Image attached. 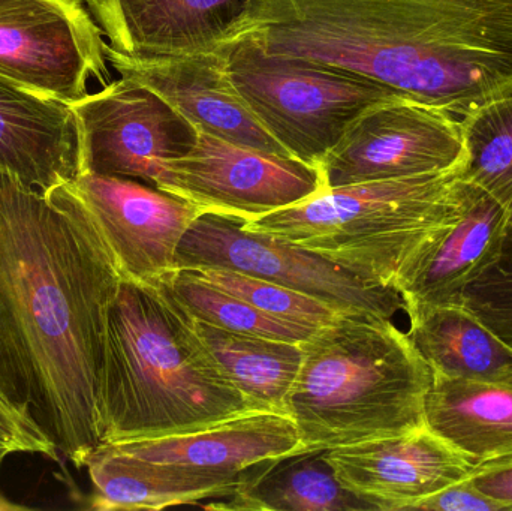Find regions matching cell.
Here are the masks:
<instances>
[{
    "mask_svg": "<svg viewBox=\"0 0 512 511\" xmlns=\"http://www.w3.org/2000/svg\"><path fill=\"white\" fill-rule=\"evenodd\" d=\"M460 122L466 146L463 177L512 215V95L486 102Z\"/></svg>",
    "mask_w": 512,
    "mask_h": 511,
    "instance_id": "24",
    "label": "cell"
},
{
    "mask_svg": "<svg viewBox=\"0 0 512 511\" xmlns=\"http://www.w3.org/2000/svg\"><path fill=\"white\" fill-rule=\"evenodd\" d=\"M337 480L376 511L412 510L424 498L468 479L471 464L424 426L396 437L328 450Z\"/></svg>",
    "mask_w": 512,
    "mask_h": 511,
    "instance_id": "14",
    "label": "cell"
},
{
    "mask_svg": "<svg viewBox=\"0 0 512 511\" xmlns=\"http://www.w3.org/2000/svg\"><path fill=\"white\" fill-rule=\"evenodd\" d=\"M460 305L512 347V233L495 260L465 288Z\"/></svg>",
    "mask_w": 512,
    "mask_h": 511,
    "instance_id": "26",
    "label": "cell"
},
{
    "mask_svg": "<svg viewBox=\"0 0 512 511\" xmlns=\"http://www.w3.org/2000/svg\"><path fill=\"white\" fill-rule=\"evenodd\" d=\"M156 188L243 224L325 191L319 168L203 131L188 155L162 164Z\"/></svg>",
    "mask_w": 512,
    "mask_h": 511,
    "instance_id": "10",
    "label": "cell"
},
{
    "mask_svg": "<svg viewBox=\"0 0 512 511\" xmlns=\"http://www.w3.org/2000/svg\"><path fill=\"white\" fill-rule=\"evenodd\" d=\"M511 225L510 210L463 177L456 212L418 246L394 279L403 311L460 305L465 288L501 251Z\"/></svg>",
    "mask_w": 512,
    "mask_h": 511,
    "instance_id": "12",
    "label": "cell"
},
{
    "mask_svg": "<svg viewBox=\"0 0 512 511\" xmlns=\"http://www.w3.org/2000/svg\"><path fill=\"white\" fill-rule=\"evenodd\" d=\"M45 195L98 237L123 281L143 285L176 272L180 242L203 213L147 183L96 173H80Z\"/></svg>",
    "mask_w": 512,
    "mask_h": 511,
    "instance_id": "7",
    "label": "cell"
},
{
    "mask_svg": "<svg viewBox=\"0 0 512 511\" xmlns=\"http://www.w3.org/2000/svg\"><path fill=\"white\" fill-rule=\"evenodd\" d=\"M69 107L80 132V173L126 177L156 188L162 164L188 155L200 135L161 95L125 77Z\"/></svg>",
    "mask_w": 512,
    "mask_h": 511,
    "instance_id": "11",
    "label": "cell"
},
{
    "mask_svg": "<svg viewBox=\"0 0 512 511\" xmlns=\"http://www.w3.org/2000/svg\"><path fill=\"white\" fill-rule=\"evenodd\" d=\"M101 27L83 0H0V77L63 104L111 81Z\"/></svg>",
    "mask_w": 512,
    "mask_h": 511,
    "instance_id": "8",
    "label": "cell"
},
{
    "mask_svg": "<svg viewBox=\"0 0 512 511\" xmlns=\"http://www.w3.org/2000/svg\"><path fill=\"white\" fill-rule=\"evenodd\" d=\"M194 326L219 368L256 410L286 414V396L303 359L301 342L230 332L197 320Z\"/></svg>",
    "mask_w": 512,
    "mask_h": 511,
    "instance_id": "22",
    "label": "cell"
},
{
    "mask_svg": "<svg viewBox=\"0 0 512 511\" xmlns=\"http://www.w3.org/2000/svg\"><path fill=\"white\" fill-rule=\"evenodd\" d=\"M468 480L478 491L512 511V456L474 468Z\"/></svg>",
    "mask_w": 512,
    "mask_h": 511,
    "instance_id": "29",
    "label": "cell"
},
{
    "mask_svg": "<svg viewBox=\"0 0 512 511\" xmlns=\"http://www.w3.org/2000/svg\"><path fill=\"white\" fill-rule=\"evenodd\" d=\"M0 170L48 194L80 173V132L68 104L0 77Z\"/></svg>",
    "mask_w": 512,
    "mask_h": 511,
    "instance_id": "17",
    "label": "cell"
},
{
    "mask_svg": "<svg viewBox=\"0 0 512 511\" xmlns=\"http://www.w3.org/2000/svg\"><path fill=\"white\" fill-rule=\"evenodd\" d=\"M285 413L304 449L331 450L424 428L433 374L406 333L373 314H340L301 342Z\"/></svg>",
    "mask_w": 512,
    "mask_h": 511,
    "instance_id": "3",
    "label": "cell"
},
{
    "mask_svg": "<svg viewBox=\"0 0 512 511\" xmlns=\"http://www.w3.org/2000/svg\"><path fill=\"white\" fill-rule=\"evenodd\" d=\"M225 269L282 285L327 303L340 314H373L391 320L405 308L393 287L373 284L334 261L243 222L201 213L183 236L176 269Z\"/></svg>",
    "mask_w": 512,
    "mask_h": 511,
    "instance_id": "6",
    "label": "cell"
},
{
    "mask_svg": "<svg viewBox=\"0 0 512 511\" xmlns=\"http://www.w3.org/2000/svg\"><path fill=\"white\" fill-rule=\"evenodd\" d=\"M120 282L86 225L0 170V386L78 470L101 444L99 377Z\"/></svg>",
    "mask_w": 512,
    "mask_h": 511,
    "instance_id": "1",
    "label": "cell"
},
{
    "mask_svg": "<svg viewBox=\"0 0 512 511\" xmlns=\"http://www.w3.org/2000/svg\"><path fill=\"white\" fill-rule=\"evenodd\" d=\"M8 458V456L2 455L0 453V470L3 467V461ZM30 510V507L23 506V504L14 503V501L9 500L2 491H0V511H24Z\"/></svg>",
    "mask_w": 512,
    "mask_h": 511,
    "instance_id": "30",
    "label": "cell"
},
{
    "mask_svg": "<svg viewBox=\"0 0 512 511\" xmlns=\"http://www.w3.org/2000/svg\"><path fill=\"white\" fill-rule=\"evenodd\" d=\"M147 461L240 473L267 459L304 450L297 426L286 414H243L191 434L111 443Z\"/></svg>",
    "mask_w": 512,
    "mask_h": 511,
    "instance_id": "18",
    "label": "cell"
},
{
    "mask_svg": "<svg viewBox=\"0 0 512 511\" xmlns=\"http://www.w3.org/2000/svg\"><path fill=\"white\" fill-rule=\"evenodd\" d=\"M254 0H86L110 47L126 56L218 51L239 39Z\"/></svg>",
    "mask_w": 512,
    "mask_h": 511,
    "instance_id": "15",
    "label": "cell"
},
{
    "mask_svg": "<svg viewBox=\"0 0 512 511\" xmlns=\"http://www.w3.org/2000/svg\"><path fill=\"white\" fill-rule=\"evenodd\" d=\"M412 510L424 511H508L505 504L478 491L468 479L424 498Z\"/></svg>",
    "mask_w": 512,
    "mask_h": 511,
    "instance_id": "28",
    "label": "cell"
},
{
    "mask_svg": "<svg viewBox=\"0 0 512 511\" xmlns=\"http://www.w3.org/2000/svg\"><path fill=\"white\" fill-rule=\"evenodd\" d=\"M408 317L406 335L432 374L474 381L511 377L512 347L465 306H433Z\"/></svg>",
    "mask_w": 512,
    "mask_h": 511,
    "instance_id": "21",
    "label": "cell"
},
{
    "mask_svg": "<svg viewBox=\"0 0 512 511\" xmlns=\"http://www.w3.org/2000/svg\"><path fill=\"white\" fill-rule=\"evenodd\" d=\"M224 51L231 81L256 119L292 158L316 168L364 111L405 96L345 69L267 54L246 38Z\"/></svg>",
    "mask_w": 512,
    "mask_h": 511,
    "instance_id": "5",
    "label": "cell"
},
{
    "mask_svg": "<svg viewBox=\"0 0 512 511\" xmlns=\"http://www.w3.org/2000/svg\"><path fill=\"white\" fill-rule=\"evenodd\" d=\"M194 272L204 281L245 300L264 314L289 323L319 329L333 323L340 315L321 300L254 276L209 267L194 269Z\"/></svg>",
    "mask_w": 512,
    "mask_h": 511,
    "instance_id": "25",
    "label": "cell"
},
{
    "mask_svg": "<svg viewBox=\"0 0 512 511\" xmlns=\"http://www.w3.org/2000/svg\"><path fill=\"white\" fill-rule=\"evenodd\" d=\"M104 51L120 77L161 95L200 131L292 158L237 92L228 74L224 48L179 56H126L105 44Z\"/></svg>",
    "mask_w": 512,
    "mask_h": 511,
    "instance_id": "13",
    "label": "cell"
},
{
    "mask_svg": "<svg viewBox=\"0 0 512 511\" xmlns=\"http://www.w3.org/2000/svg\"><path fill=\"white\" fill-rule=\"evenodd\" d=\"M161 284L189 317L219 329L289 342L306 341L316 330L264 314L245 300L204 281L194 270H176Z\"/></svg>",
    "mask_w": 512,
    "mask_h": 511,
    "instance_id": "23",
    "label": "cell"
},
{
    "mask_svg": "<svg viewBox=\"0 0 512 511\" xmlns=\"http://www.w3.org/2000/svg\"><path fill=\"white\" fill-rule=\"evenodd\" d=\"M255 411L164 285L122 279L105 329L101 443L191 434Z\"/></svg>",
    "mask_w": 512,
    "mask_h": 511,
    "instance_id": "2",
    "label": "cell"
},
{
    "mask_svg": "<svg viewBox=\"0 0 512 511\" xmlns=\"http://www.w3.org/2000/svg\"><path fill=\"white\" fill-rule=\"evenodd\" d=\"M463 170L325 189L243 228L282 237L394 288L403 264L456 212Z\"/></svg>",
    "mask_w": 512,
    "mask_h": 511,
    "instance_id": "4",
    "label": "cell"
},
{
    "mask_svg": "<svg viewBox=\"0 0 512 511\" xmlns=\"http://www.w3.org/2000/svg\"><path fill=\"white\" fill-rule=\"evenodd\" d=\"M0 453L5 456L39 455L51 461L62 459L44 429L27 408L12 401L0 386Z\"/></svg>",
    "mask_w": 512,
    "mask_h": 511,
    "instance_id": "27",
    "label": "cell"
},
{
    "mask_svg": "<svg viewBox=\"0 0 512 511\" xmlns=\"http://www.w3.org/2000/svg\"><path fill=\"white\" fill-rule=\"evenodd\" d=\"M462 122L450 111L394 96L364 111L319 164L325 189L465 167Z\"/></svg>",
    "mask_w": 512,
    "mask_h": 511,
    "instance_id": "9",
    "label": "cell"
},
{
    "mask_svg": "<svg viewBox=\"0 0 512 511\" xmlns=\"http://www.w3.org/2000/svg\"><path fill=\"white\" fill-rule=\"evenodd\" d=\"M511 233H512V225H511Z\"/></svg>",
    "mask_w": 512,
    "mask_h": 511,
    "instance_id": "31",
    "label": "cell"
},
{
    "mask_svg": "<svg viewBox=\"0 0 512 511\" xmlns=\"http://www.w3.org/2000/svg\"><path fill=\"white\" fill-rule=\"evenodd\" d=\"M328 450L312 449L267 459L246 468L239 491L204 504L207 510L376 511L342 485L327 459Z\"/></svg>",
    "mask_w": 512,
    "mask_h": 511,
    "instance_id": "20",
    "label": "cell"
},
{
    "mask_svg": "<svg viewBox=\"0 0 512 511\" xmlns=\"http://www.w3.org/2000/svg\"><path fill=\"white\" fill-rule=\"evenodd\" d=\"M424 425L472 467L512 456V375L474 381L433 374Z\"/></svg>",
    "mask_w": 512,
    "mask_h": 511,
    "instance_id": "19",
    "label": "cell"
},
{
    "mask_svg": "<svg viewBox=\"0 0 512 511\" xmlns=\"http://www.w3.org/2000/svg\"><path fill=\"white\" fill-rule=\"evenodd\" d=\"M84 468L93 488L87 507L98 511L201 506L203 501L233 497L245 479V471L228 473L147 461L111 443L96 446Z\"/></svg>",
    "mask_w": 512,
    "mask_h": 511,
    "instance_id": "16",
    "label": "cell"
}]
</instances>
